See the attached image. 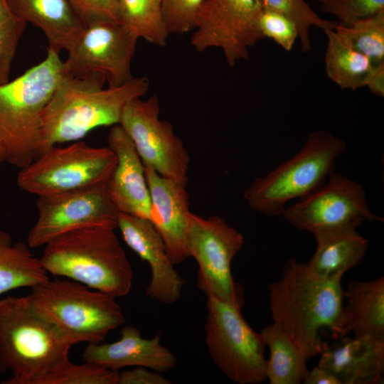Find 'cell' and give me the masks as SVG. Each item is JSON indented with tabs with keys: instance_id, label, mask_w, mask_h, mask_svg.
<instances>
[{
	"instance_id": "1",
	"label": "cell",
	"mask_w": 384,
	"mask_h": 384,
	"mask_svg": "<svg viewBox=\"0 0 384 384\" xmlns=\"http://www.w3.org/2000/svg\"><path fill=\"white\" fill-rule=\"evenodd\" d=\"M341 279L319 277L305 262L291 258L284 264L281 278L269 287L273 322L307 359L321 354L327 346L324 333L334 338L348 335Z\"/></svg>"
},
{
	"instance_id": "2",
	"label": "cell",
	"mask_w": 384,
	"mask_h": 384,
	"mask_svg": "<svg viewBox=\"0 0 384 384\" xmlns=\"http://www.w3.org/2000/svg\"><path fill=\"white\" fill-rule=\"evenodd\" d=\"M105 82L97 73L65 75L43 111L37 156L51 146L80 141L99 127L119 124L126 105L149 87L146 77L118 87L104 88Z\"/></svg>"
},
{
	"instance_id": "3",
	"label": "cell",
	"mask_w": 384,
	"mask_h": 384,
	"mask_svg": "<svg viewBox=\"0 0 384 384\" xmlns=\"http://www.w3.org/2000/svg\"><path fill=\"white\" fill-rule=\"evenodd\" d=\"M73 345L32 306L28 296L0 300L2 384H58L73 362Z\"/></svg>"
},
{
	"instance_id": "4",
	"label": "cell",
	"mask_w": 384,
	"mask_h": 384,
	"mask_svg": "<svg viewBox=\"0 0 384 384\" xmlns=\"http://www.w3.org/2000/svg\"><path fill=\"white\" fill-rule=\"evenodd\" d=\"M115 228L91 226L64 233L44 246L46 272L115 297L129 294L133 271Z\"/></svg>"
},
{
	"instance_id": "5",
	"label": "cell",
	"mask_w": 384,
	"mask_h": 384,
	"mask_svg": "<svg viewBox=\"0 0 384 384\" xmlns=\"http://www.w3.org/2000/svg\"><path fill=\"white\" fill-rule=\"evenodd\" d=\"M66 73L60 54L48 48L43 61L0 85V131L11 165L21 169L37 156L43 111Z\"/></svg>"
},
{
	"instance_id": "6",
	"label": "cell",
	"mask_w": 384,
	"mask_h": 384,
	"mask_svg": "<svg viewBox=\"0 0 384 384\" xmlns=\"http://www.w3.org/2000/svg\"><path fill=\"white\" fill-rule=\"evenodd\" d=\"M28 296L36 311L73 346L102 342L126 321L117 297L69 279H48Z\"/></svg>"
},
{
	"instance_id": "7",
	"label": "cell",
	"mask_w": 384,
	"mask_h": 384,
	"mask_svg": "<svg viewBox=\"0 0 384 384\" xmlns=\"http://www.w3.org/2000/svg\"><path fill=\"white\" fill-rule=\"evenodd\" d=\"M346 147L343 140L327 130L311 132L297 153L253 181L243 192L245 201L260 213L282 215L289 201L305 197L326 182Z\"/></svg>"
},
{
	"instance_id": "8",
	"label": "cell",
	"mask_w": 384,
	"mask_h": 384,
	"mask_svg": "<svg viewBox=\"0 0 384 384\" xmlns=\"http://www.w3.org/2000/svg\"><path fill=\"white\" fill-rule=\"evenodd\" d=\"M117 163L107 146L94 147L82 141L43 151L20 169L19 188L37 196L58 194L106 183Z\"/></svg>"
},
{
	"instance_id": "9",
	"label": "cell",
	"mask_w": 384,
	"mask_h": 384,
	"mask_svg": "<svg viewBox=\"0 0 384 384\" xmlns=\"http://www.w3.org/2000/svg\"><path fill=\"white\" fill-rule=\"evenodd\" d=\"M206 343L218 368L238 384H257L266 379V346L260 332L247 323L241 307L207 295Z\"/></svg>"
},
{
	"instance_id": "10",
	"label": "cell",
	"mask_w": 384,
	"mask_h": 384,
	"mask_svg": "<svg viewBox=\"0 0 384 384\" xmlns=\"http://www.w3.org/2000/svg\"><path fill=\"white\" fill-rule=\"evenodd\" d=\"M245 240L242 233L219 215L204 218L191 213L188 235L190 257L197 262V286L206 296L213 295L242 307L243 288L231 272V262Z\"/></svg>"
},
{
	"instance_id": "11",
	"label": "cell",
	"mask_w": 384,
	"mask_h": 384,
	"mask_svg": "<svg viewBox=\"0 0 384 384\" xmlns=\"http://www.w3.org/2000/svg\"><path fill=\"white\" fill-rule=\"evenodd\" d=\"M157 95L137 97L124 107L119 125L132 141L144 166L186 187L190 155L171 123L159 118Z\"/></svg>"
},
{
	"instance_id": "12",
	"label": "cell",
	"mask_w": 384,
	"mask_h": 384,
	"mask_svg": "<svg viewBox=\"0 0 384 384\" xmlns=\"http://www.w3.org/2000/svg\"><path fill=\"white\" fill-rule=\"evenodd\" d=\"M137 35L127 27L110 19L86 22L67 49V73L74 76L97 73L109 87H118L131 80V63Z\"/></svg>"
},
{
	"instance_id": "13",
	"label": "cell",
	"mask_w": 384,
	"mask_h": 384,
	"mask_svg": "<svg viewBox=\"0 0 384 384\" xmlns=\"http://www.w3.org/2000/svg\"><path fill=\"white\" fill-rule=\"evenodd\" d=\"M260 0H203L195 19L191 44L198 52L222 50L229 66L247 60L249 49L264 39Z\"/></svg>"
},
{
	"instance_id": "14",
	"label": "cell",
	"mask_w": 384,
	"mask_h": 384,
	"mask_svg": "<svg viewBox=\"0 0 384 384\" xmlns=\"http://www.w3.org/2000/svg\"><path fill=\"white\" fill-rule=\"evenodd\" d=\"M282 215L294 228L311 233L338 227L356 228L364 221L383 222L370 211L363 187L334 171L321 186L285 208Z\"/></svg>"
},
{
	"instance_id": "15",
	"label": "cell",
	"mask_w": 384,
	"mask_h": 384,
	"mask_svg": "<svg viewBox=\"0 0 384 384\" xmlns=\"http://www.w3.org/2000/svg\"><path fill=\"white\" fill-rule=\"evenodd\" d=\"M38 217L28 232L30 248L45 245L64 233L91 226L117 228L119 211L106 183L67 193L39 196Z\"/></svg>"
},
{
	"instance_id": "16",
	"label": "cell",
	"mask_w": 384,
	"mask_h": 384,
	"mask_svg": "<svg viewBox=\"0 0 384 384\" xmlns=\"http://www.w3.org/2000/svg\"><path fill=\"white\" fill-rule=\"evenodd\" d=\"M117 228L126 244L151 268L145 294L161 303L173 304L181 296L185 281L174 267L164 242L148 220L119 212Z\"/></svg>"
},
{
	"instance_id": "17",
	"label": "cell",
	"mask_w": 384,
	"mask_h": 384,
	"mask_svg": "<svg viewBox=\"0 0 384 384\" xmlns=\"http://www.w3.org/2000/svg\"><path fill=\"white\" fill-rule=\"evenodd\" d=\"M151 197L150 221L165 243L175 264L188 259V235L191 212L186 187L160 176L144 166Z\"/></svg>"
},
{
	"instance_id": "18",
	"label": "cell",
	"mask_w": 384,
	"mask_h": 384,
	"mask_svg": "<svg viewBox=\"0 0 384 384\" xmlns=\"http://www.w3.org/2000/svg\"><path fill=\"white\" fill-rule=\"evenodd\" d=\"M108 146L117 158L116 166L106 182L108 194L119 212L150 220L151 197L144 165L134 145L119 125L107 137Z\"/></svg>"
},
{
	"instance_id": "19",
	"label": "cell",
	"mask_w": 384,
	"mask_h": 384,
	"mask_svg": "<svg viewBox=\"0 0 384 384\" xmlns=\"http://www.w3.org/2000/svg\"><path fill=\"white\" fill-rule=\"evenodd\" d=\"M120 335V339L113 343H87L82 360L114 371L127 366H142L165 372L176 366V356L161 343L159 334L144 338L137 327L129 325L122 328Z\"/></svg>"
},
{
	"instance_id": "20",
	"label": "cell",
	"mask_w": 384,
	"mask_h": 384,
	"mask_svg": "<svg viewBox=\"0 0 384 384\" xmlns=\"http://www.w3.org/2000/svg\"><path fill=\"white\" fill-rule=\"evenodd\" d=\"M321 352L318 366L341 384H377L383 381L384 340L348 335Z\"/></svg>"
},
{
	"instance_id": "21",
	"label": "cell",
	"mask_w": 384,
	"mask_h": 384,
	"mask_svg": "<svg viewBox=\"0 0 384 384\" xmlns=\"http://www.w3.org/2000/svg\"><path fill=\"white\" fill-rule=\"evenodd\" d=\"M12 11L44 33L48 49L60 54L69 48L86 21L69 0H6Z\"/></svg>"
},
{
	"instance_id": "22",
	"label": "cell",
	"mask_w": 384,
	"mask_h": 384,
	"mask_svg": "<svg viewBox=\"0 0 384 384\" xmlns=\"http://www.w3.org/2000/svg\"><path fill=\"white\" fill-rule=\"evenodd\" d=\"M316 248L305 262L314 274L326 279L342 277L364 258L368 240L351 226L320 230L312 233Z\"/></svg>"
},
{
	"instance_id": "23",
	"label": "cell",
	"mask_w": 384,
	"mask_h": 384,
	"mask_svg": "<svg viewBox=\"0 0 384 384\" xmlns=\"http://www.w3.org/2000/svg\"><path fill=\"white\" fill-rule=\"evenodd\" d=\"M343 317L347 334L384 340V277L351 280L343 291Z\"/></svg>"
},
{
	"instance_id": "24",
	"label": "cell",
	"mask_w": 384,
	"mask_h": 384,
	"mask_svg": "<svg viewBox=\"0 0 384 384\" xmlns=\"http://www.w3.org/2000/svg\"><path fill=\"white\" fill-rule=\"evenodd\" d=\"M324 33L327 37L324 63L328 78L342 90H356L365 87L375 64L335 29Z\"/></svg>"
},
{
	"instance_id": "25",
	"label": "cell",
	"mask_w": 384,
	"mask_h": 384,
	"mask_svg": "<svg viewBox=\"0 0 384 384\" xmlns=\"http://www.w3.org/2000/svg\"><path fill=\"white\" fill-rule=\"evenodd\" d=\"M26 243L14 242L0 230V295L21 287L32 288L49 279L48 273Z\"/></svg>"
},
{
	"instance_id": "26",
	"label": "cell",
	"mask_w": 384,
	"mask_h": 384,
	"mask_svg": "<svg viewBox=\"0 0 384 384\" xmlns=\"http://www.w3.org/2000/svg\"><path fill=\"white\" fill-rule=\"evenodd\" d=\"M270 357L266 360V379L270 384H299L309 373L302 351L272 321L260 331Z\"/></svg>"
},
{
	"instance_id": "27",
	"label": "cell",
	"mask_w": 384,
	"mask_h": 384,
	"mask_svg": "<svg viewBox=\"0 0 384 384\" xmlns=\"http://www.w3.org/2000/svg\"><path fill=\"white\" fill-rule=\"evenodd\" d=\"M118 21L149 43L164 46L169 33L162 0H117Z\"/></svg>"
},
{
	"instance_id": "28",
	"label": "cell",
	"mask_w": 384,
	"mask_h": 384,
	"mask_svg": "<svg viewBox=\"0 0 384 384\" xmlns=\"http://www.w3.org/2000/svg\"><path fill=\"white\" fill-rule=\"evenodd\" d=\"M335 31L374 64L384 61V10L358 20L348 26L337 24Z\"/></svg>"
},
{
	"instance_id": "29",
	"label": "cell",
	"mask_w": 384,
	"mask_h": 384,
	"mask_svg": "<svg viewBox=\"0 0 384 384\" xmlns=\"http://www.w3.org/2000/svg\"><path fill=\"white\" fill-rule=\"evenodd\" d=\"M263 9L279 12L291 18L298 29L300 48L303 53L312 50L310 29L315 26L324 31L335 29L338 23L321 17L305 0H260Z\"/></svg>"
},
{
	"instance_id": "30",
	"label": "cell",
	"mask_w": 384,
	"mask_h": 384,
	"mask_svg": "<svg viewBox=\"0 0 384 384\" xmlns=\"http://www.w3.org/2000/svg\"><path fill=\"white\" fill-rule=\"evenodd\" d=\"M26 24L12 11L6 0H0V85L9 81L12 62Z\"/></svg>"
},
{
	"instance_id": "31",
	"label": "cell",
	"mask_w": 384,
	"mask_h": 384,
	"mask_svg": "<svg viewBox=\"0 0 384 384\" xmlns=\"http://www.w3.org/2000/svg\"><path fill=\"white\" fill-rule=\"evenodd\" d=\"M321 11L334 16L338 24L348 26L353 22L374 16L384 10V0H317Z\"/></svg>"
},
{
	"instance_id": "32",
	"label": "cell",
	"mask_w": 384,
	"mask_h": 384,
	"mask_svg": "<svg viewBox=\"0 0 384 384\" xmlns=\"http://www.w3.org/2000/svg\"><path fill=\"white\" fill-rule=\"evenodd\" d=\"M203 0H162L164 23L169 34L194 30L195 19Z\"/></svg>"
},
{
	"instance_id": "33",
	"label": "cell",
	"mask_w": 384,
	"mask_h": 384,
	"mask_svg": "<svg viewBox=\"0 0 384 384\" xmlns=\"http://www.w3.org/2000/svg\"><path fill=\"white\" fill-rule=\"evenodd\" d=\"M264 38H269L286 51H291L298 38L295 23L288 16L270 9H263L259 20Z\"/></svg>"
},
{
	"instance_id": "34",
	"label": "cell",
	"mask_w": 384,
	"mask_h": 384,
	"mask_svg": "<svg viewBox=\"0 0 384 384\" xmlns=\"http://www.w3.org/2000/svg\"><path fill=\"white\" fill-rule=\"evenodd\" d=\"M85 21L105 18L118 21L117 0H69Z\"/></svg>"
},
{
	"instance_id": "35",
	"label": "cell",
	"mask_w": 384,
	"mask_h": 384,
	"mask_svg": "<svg viewBox=\"0 0 384 384\" xmlns=\"http://www.w3.org/2000/svg\"><path fill=\"white\" fill-rule=\"evenodd\" d=\"M170 380L158 371L137 366L129 370L119 373L117 384H169Z\"/></svg>"
},
{
	"instance_id": "36",
	"label": "cell",
	"mask_w": 384,
	"mask_h": 384,
	"mask_svg": "<svg viewBox=\"0 0 384 384\" xmlns=\"http://www.w3.org/2000/svg\"><path fill=\"white\" fill-rule=\"evenodd\" d=\"M365 87L376 96H384V61L375 64L368 77Z\"/></svg>"
},
{
	"instance_id": "37",
	"label": "cell",
	"mask_w": 384,
	"mask_h": 384,
	"mask_svg": "<svg viewBox=\"0 0 384 384\" xmlns=\"http://www.w3.org/2000/svg\"><path fill=\"white\" fill-rule=\"evenodd\" d=\"M302 383L304 384H341L339 380L331 373L316 366L311 370Z\"/></svg>"
},
{
	"instance_id": "38",
	"label": "cell",
	"mask_w": 384,
	"mask_h": 384,
	"mask_svg": "<svg viewBox=\"0 0 384 384\" xmlns=\"http://www.w3.org/2000/svg\"><path fill=\"white\" fill-rule=\"evenodd\" d=\"M8 149L5 139L0 131V165L7 161Z\"/></svg>"
}]
</instances>
